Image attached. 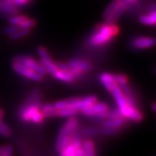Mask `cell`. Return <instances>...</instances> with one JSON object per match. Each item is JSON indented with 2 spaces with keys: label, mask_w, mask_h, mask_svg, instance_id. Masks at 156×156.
I'll list each match as a JSON object with an SVG mask.
<instances>
[{
  "label": "cell",
  "mask_w": 156,
  "mask_h": 156,
  "mask_svg": "<svg viewBox=\"0 0 156 156\" xmlns=\"http://www.w3.org/2000/svg\"><path fill=\"white\" fill-rule=\"evenodd\" d=\"M119 29L118 27L112 24H105L101 25L97 27L96 31L94 32L88 40V43L93 46H100L105 45L111 41L114 36L118 34Z\"/></svg>",
  "instance_id": "1"
},
{
  "label": "cell",
  "mask_w": 156,
  "mask_h": 156,
  "mask_svg": "<svg viewBox=\"0 0 156 156\" xmlns=\"http://www.w3.org/2000/svg\"><path fill=\"white\" fill-rule=\"evenodd\" d=\"M78 126V122L75 118L70 117L69 119L66 121V123L62 127L58 133L57 142H56V148L58 151H61L63 146L64 141L71 135L76 132Z\"/></svg>",
  "instance_id": "2"
},
{
  "label": "cell",
  "mask_w": 156,
  "mask_h": 156,
  "mask_svg": "<svg viewBox=\"0 0 156 156\" xmlns=\"http://www.w3.org/2000/svg\"><path fill=\"white\" fill-rule=\"evenodd\" d=\"M14 62H18V63L22 64L25 67L33 70L37 73L40 74L41 76H45L47 74V71L42 67V66L37 62L35 60L30 57H27V56H19L14 59Z\"/></svg>",
  "instance_id": "3"
},
{
  "label": "cell",
  "mask_w": 156,
  "mask_h": 156,
  "mask_svg": "<svg viewBox=\"0 0 156 156\" xmlns=\"http://www.w3.org/2000/svg\"><path fill=\"white\" fill-rule=\"evenodd\" d=\"M13 69L18 74L21 75V76H25V77L29 78L32 80L41 81L43 79L42 76H41L40 74L37 73L36 72L27 68V67H25L22 64L18 63V62H13Z\"/></svg>",
  "instance_id": "4"
},
{
  "label": "cell",
  "mask_w": 156,
  "mask_h": 156,
  "mask_svg": "<svg viewBox=\"0 0 156 156\" xmlns=\"http://www.w3.org/2000/svg\"><path fill=\"white\" fill-rule=\"evenodd\" d=\"M97 98L95 96H89L83 99L71 98V104L69 108L75 109L76 111H82L84 108L89 107L92 105L97 103Z\"/></svg>",
  "instance_id": "5"
},
{
  "label": "cell",
  "mask_w": 156,
  "mask_h": 156,
  "mask_svg": "<svg viewBox=\"0 0 156 156\" xmlns=\"http://www.w3.org/2000/svg\"><path fill=\"white\" fill-rule=\"evenodd\" d=\"M119 112L121 113L123 117H126L128 119H131L134 121H140L143 119V115L139 110L136 108H132L128 106L127 105H124L123 107L119 108Z\"/></svg>",
  "instance_id": "6"
},
{
  "label": "cell",
  "mask_w": 156,
  "mask_h": 156,
  "mask_svg": "<svg viewBox=\"0 0 156 156\" xmlns=\"http://www.w3.org/2000/svg\"><path fill=\"white\" fill-rule=\"evenodd\" d=\"M18 13L19 9L14 0H0V14L13 16Z\"/></svg>",
  "instance_id": "7"
},
{
  "label": "cell",
  "mask_w": 156,
  "mask_h": 156,
  "mask_svg": "<svg viewBox=\"0 0 156 156\" xmlns=\"http://www.w3.org/2000/svg\"><path fill=\"white\" fill-rule=\"evenodd\" d=\"M41 107V99L40 96L37 97V98L35 99V101H34V103L30 106L27 108L22 115H20V117L22 118L23 121L28 122L30 120L31 116L33 115V114L34 112H36L37 111H39L40 108Z\"/></svg>",
  "instance_id": "8"
},
{
  "label": "cell",
  "mask_w": 156,
  "mask_h": 156,
  "mask_svg": "<svg viewBox=\"0 0 156 156\" xmlns=\"http://www.w3.org/2000/svg\"><path fill=\"white\" fill-rule=\"evenodd\" d=\"M155 41L153 37H139L132 41V46L135 49H143L154 46Z\"/></svg>",
  "instance_id": "9"
},
{
  "label": "cell",
  "mask_w": 156,
  "mask_h": 156,
  "mask_svg": "<svg viewBox=\"0 0 156 156\" xmlns=\"http://www.w3.org/2000/svg\"><path fill=\"white\" fill-rule=\"evenodd\" d=\"M108 105L105 103H95L89 107L82 110V113L84 115L88 116H93L97 113L102 112L108 111Z\"/></svg>",
  "instance_id": "10"
},
{
  "label": "cell",
  "mask_w": 156,
  "mask_h": 156,
  "mask_svg": "<svg viewBox=\"0 0 156 156\" xmlns=\"http://www.w3.org/2000/svg\"><path fill=\"white\" fill-rule=\"evenodd\" d=\"M111 93L113 94V97H114L115 101H116L118 107L121 108L123 107V106H124V105H127L125 97H124V95H123L120 87L119 86V84H117L116 83H115V84H113L112 89Z\"/></svg>",
  "instance_id": "11"
},
{
  "label": "cell",
  "mask_w": 156,
  "mask_h": 156,
  "mask_svg": "<svg viewBox=\"0 0 156 156\" xmlns=\"http://www.w3.org/2000/svg\"><path fill=\"white\" fill-rule=\"evenodd\" d=\"M126 7H127V2H123H123H121V4L119 5V6L112 13L111 15H108L107 18H105V19H106V23H107V24H112V23H114V22H115V21L118 19V18L123 14V11L125 10Z\"/></svg>",
  "instance_id": "12"
},
{
  "label": "cell",
  "mask_w": 156,
  "mask_h": 156,
  "mask_svg": "<svg viewBox=\"0 0 156 156\" xmlns=\"http://www.w3.org/2000/svg\"><path fill=\"white\" fill-rule=\"evenodd\" d=\"M99 80H101V82L102 83L103 85L107 88L109 92H111L112 89L113 84H115V80H114V75H112L110 73H101L99 76Z\"/></svg>",
  "instance_id": "13"
},
{
  "label": "cell",
  "mask_w": 156,
  "mask_h": 156,
  "mask_svg": "<svg viewBox=\"0 0 156 156\" xmlns=\"http://www.w3.org/2000/svg\"><path fill=\"white\" fill-rule=\"evenodd\" d=\"M68 65L71 68L77 69L81 70L83 72H84V71H88V70L91 69V68H92V66H91V65L88 62L77 59L71 60L69 62Z\"/></svg>",
  "instance_id": "14"
},
{
  "label": "cell",
  "mask_w": 156,
  "mask_h": 156,
  "mask_svg": "<svg viewBox=\"0 0 156 156\" xmlns=\"http://www.w3.org/2000/svg\"><path fill=\"white\" fill-rule=\"evenodd\" d=\"M39 96V91L38 90H34L33 92H31L30 93V95L28 96V97L27 98V100L24 101L22 106L20 107L19 110V115H21L23 113V112L27 108L30 106L32 104L34 103V101H35V99L37 98V97Z\"/></svg>",
  "instance_id": "15"
},
{
  "label": "cell",
  "mask_w": 156,
  "mask_h": 156,
  "mask_svg": "<svg viewBox=\"0 0 156 156\" xmlns=\"http://www.w3.org/2000/svg\"><path fill=\"white\" fill-rule=\"evenodd\" d=\"M38 63L47 71V73H51L52 75H54V73L58 70V67L56 66V64L52 61L51 58H49V59H41Z\"/></svg>",
  "instance_id": "16"
},
{
  "label": "cell",
  "mask_w": 156,
  "mask_h": 156,
  "mask_svg": "<svg viewBox=\"0 0 156 156\" xmlns=\"http://www.w3.org/2000/svg\"><path fill=\"white\" fill-rule=\"evenodd\" d=\"M55 78L58 79V80L64 81V82L70 83L72 82L73 80H74V77L69 73V72H66V71H63V70L58 69L54 73V74L53 75Z\"/></svg>",
  "instance_id": "17"
},
{
  "label": "cell",
  "mask_w": 156,
  "mask_h": 156,
  "mask_svg": "<svg viewBox=\"0 0 156 156\" xmlns=\"http://www.w3.org/2000/svg\"><path fill=\"white\" fill-rule=\"evenodd\" d=\"M82 147L85 156H97V151L93 141L85 140L83 143Z\"/></svg>",
  "instance_id": "18"
},
{
  "label": "cell",
  "mask_w": 156,
  "mask_h": 156,
  "mask_svg": "<svg viewBox=\"0 0 156 156\" xmlns=\"http://www.w3.org/2000/svg\"><path fill=\"white\" fill-rule=\"evenodd\" d=\"M41 112L44 117H51L57 115V109L54 104H45L41 106Z\"/></svg>",
  "instance_id": "19"
},
{
  "label": "cell",
  "mask_w": 156,
  "mask_h": 156,
  "mask_svg": "<svg viewBox=\"0 0 156 156\" xmlns=\"http://www.w3.org/2000/svg\"><path fill=\"white\" fill-rule=\"evenodd\" d=\"M140 22L145 25H154L156 21V12L155 10H153L151 12L147 15H142L139 19Z\"/></svg>",
  "instance_id": "20"
},
{
  "label": "cell",
  "mask_w": 156,
  "mask_h": 156,
  "mask_svg": "<svg viewBox=\"0 0 156 156\" xmlns=\"http://www.w3.org/2000/svg\"><path fill=\"white\" fill-rule=\"evenodd\" d=\"M57 115L63 117H73L77 114V112L72 108H65L62 109H57Z\"/></svg>",
  "instance_id": "21"
},
{
  "label": "cell",
  "mask_w": 156,
  "mask_h": 156,
  "mask_svg": "<svg viewBox=\"0 0 156 156\" xmlns=\"http://www.w3.org/2000/svg\"><path fill=\"white\" fill-rule=\"evenodd\" d=\"M123 2V0H114L112 2H111L108 6H107V8L105 9V12H104V17L107 18L108 15H110L115 10V9L121 4V2Z\"/></svg>",
  "instance_id": "22"
},
{
  "label": "cell",
  "mask_w": 156,
  "mask_h": 156,
  "mask_svg": "<svg viewBox=\"0 0 156 156\" xmlns=\"http://www.w3.org/2000/svg\"><path fill=\"white\" fill-rule=\"evenodd\" d=\"M124 120L123 119H109L104 123L105 127H120L123 125Z\"/></svg>",
  "instance_id": "23"
},
{
  "label": "cell",
  "mask_w": 156,
  "mask_h": 156,
  "mask_svg": "<svg viewBox=\"0 0 156 156\" xmlns=\"http://www.w3.org/2000/svg\"><path fill=\"white\" fill-rule=\"evenodd\" d=\"M73 144L74 147L76 149V156H85L84 152L83 151L82 144L80 143V140L74 136V140L73 141Z\"/></svg>",
  "instance_id": "24"
},
{
  "label": "cell",
  "mask_w": 156,
  "mask_h": 156,
  "mask_svg": "<svg viewBox=\"0 0 156 156\" xmlns=\"http://www.w3.org/2000/svg\"><path fill=\"white\" fill-rule=\"evenodd\" d=\"M35 20L34 19H29L27 18L26 20H24L21 24L19 25V29L23 30H30L31 28H33L35 26Z\"/></svg>",
  "instance_id": "25"
},
{
  "label": "cell",
  "mask_w": 156,
  "mask_h": 156,
  "mask_svg": "<svg viewBox=\"0 0 156 156\" xmlns=\"http://www.w3.org/2000/svg\"><path fill=\"white\" fill-rule=\"evenodd\" d=\"M30 33V30H23V29H19L14 33L13 34H11L10 36V37L12 40H16V39L22 38V37L27 36L28 34Z\"/></svg>",
  "instance_id": "26"
},
{
  "label": "cell",
  "mask_w": 156,
  "mask_h": 156,
  "mask_svg": "<svg viewBox=\"0 0 156 156\" xmlns=\"http://www.w3.org/2000/svg\"><path fill=\"white\" fill-rule=\"evenodd\" d=\"M0 136L3 137H8L10 136V129L4 122L0 119Z\"/></svg>",
  "instance_id": "27"
},
{
  "label": "cell",
  "mask_w": 156,
  "mask_h": 156,
  "mask_svg": "<svg viewBox=\"0 0 156 156\" xmlns=\"http://www.w3.org/2000/svg\"><path fill=\"white\" fill-rule=\"evenodd\" d=\"M27 19V17L23 16V15H13L11 18H10L9 19V22L11 25H15V26H18L23 23V21L26 20Z\"/></svg>",
  "instance_id": "28"
},
{
  "label": "cell",
  "mask_w": 156,
  "mask_h": 156,
  "mask_svg": "<svg viewBox=\"0 0 156 156\" xmlns=\"http://www.w3.org/2000/svg\"><path fill=\"white\" fill-rule=\"evenodd\" d=\"M119 128L118 127H105L100 130V134L102 135H114L119 132Z\"/></svg>",
  "instance_id": "29"
},
{
  "label": "cell",
  "mask_w": 156,
  "mask_h": 156,
  "mask_svg": "<svg viewBox=\"0 0 156 156\" xmlns=\"http://www.w3.org/2000/svg\"><path fill=\"white\" fill-rule=\"evenodd\" d=\"M43 119H44L43 114H42V112H40V110H39V111H37L36 112L34 113L33 115L31 116L30 120V121H32L33 123H39L43 120Z\"/></svg>",
  "instance_id": "30"
},
{
  "label": "cell",
  "mask_w": 156,
  "mask_h": 156,
  "mask_svg": "<svg viewBox=\"0 0 156 156\" xmlns=\"http://www.w3.org/2000/svg\"><path fill=\"white\" fill-rule=\"evenodd\" d=\"M70 104H71V99H69V100H64V101H57L56 103H54V106H55L56 109H62V108H65L69 107Z\"/></svg>",
  "instance_id": "31"
},
{
  "label": "cell",
  "mask_w": 156,
  "mask_h": 156,
  "mask_svg": "<svg viewBox=\"0 0 156 156\" xmlns=\"http://www.w3.org/2000/svg\"><path fill=\"white\" fill-rule=\"evenodd\" d=\"M18 30H19V27L18 26H15V25H10L9 27H5L3 29V33L6 35H9L10 36L11 34H13L14 33H15Z\"/></svg>",
  "instance_id": "32"
},
{
  "label": "cell",
  "mask_w": 156,
  "mask_h": 156,
  "mask_svg": "<svg viewBox=\"0 0 156 156\" xmlns=\"http://www.w3.org/2000/svg\"><path fill=\"white\" fill-rule=\"evenodd\" d=\"M114 80H115V82L117 84H123L127 83V76H124V75H122V74H117V75H114Z\"/></svg>",
  "instance_id": "33"
},
{
  "label": "cell",
  "mask_w": 156,
  "mask_h": 156,
  "mask_svg": "<svg viewBox=\"0 0 156 156\" xmlns=\"http://www.w3.org/2000/svg\"><path fill=\"white\" fill-rule=\"evenodd\" d=\"M108 117L109 119H123V115H121V113L119 112V109L113 110L112 112H108Z\"/></svg>",
  "instance_id": "34"
},
{
  "label": "cell",
  "mask_w": 156,
  "mask_h": 156,
  "mask_svg": "<svg viewBox=\"0 0 156 156\" xmlns=\"http://www.w3.org/2000/svg\"><path fill=\"white\" fill-rule=\"evenodd\" d=\"M84 133L88 136H96L100 134V130L97 128H85L84 129Z\"/></svg>",
  "instance_id": "35"
},
{
  "label": "cell",
  "mask_w": 156,
  "mask_h": 156,
  "mask_svg": "<svg viewBox=\"0 0 156 156\" xmlns=\"http://www.w3.org/2000/svg\"><path fill=\"white\" fill-rule=\"evenodd\" d=\"M108 111L102 112L97 113V114H96V115H93V116H92V117H93L94 119H105V118L108 117Z\"/></svg>",
  "instance_id": "36"
},
{
  "label": "cell",
  "mask_w": 156,
  "mask_h": 156,
  "mask_svg": "<svg viewBox=\"0 0 156 156\" xmlns=\"http://www.w3.org/2000/svg\"><path fill=\"white\" fill-rule=\"evenodd\" d=\"M14 1L17 6H22V5L27 4V2H29L30 0H14Z\"/></svg>",
  "instance_id": "37"
},
{
  "label": "cell",
  "mask_w": 156,
  "mask_h": 156,
  "mask_svg": "<svg viewBox=\"0 0 156 156\" xmlns=\"http://www.w3.org/2000/svg\"><path fill=\"white\" fill-rule=\"evenodd\" d=\"M5 153V147L0 146V156H3Z\"/></svg>",
  "instance_id": "38"
},
{
  "label": "cell",
  "mask_w": 156,
  "mask_h": 156,
  "mask_svg": "<svg viewBox=\"0 0 156 156\" xmlns=\"http://www.w3.org/2000/svg\"><path fill=\"white\" fill-rule=\"evenodd\" d=\"M123 1L125 2H136L137 0H123Z\"/></svg>",
  "instance_id": "39"
},
{
  "label": "cell",
  "mask_w": 156,
  "mask_h": 156,
  "mask_svg": "<svg viewBox=\"0 0 156 156\" xmlns=\"http://www.w3.org/2000/svg\"><path fill=\"white\" fill-rule=\"evenodd\" d=\"M3 115H4V114H3V112L0 109V119H2V117H3Z\"/></svg>",
  "instance_id": "40"
},
{
  "label": "cell",
  "mask_w": 156,
  "mask_h": 156,
  "mask_svg": "<svg viewBox=\"0 0 156 156\" xmlns=\"http://www.w3.org/2000/svg\"><path fill=\"white\" fill-rule=\"evenodd\" d=\"M152 108H153V110H155V103H154L153 105H152Z\"/></svg>",
  "instance_id": "41"
}]
</instances>
